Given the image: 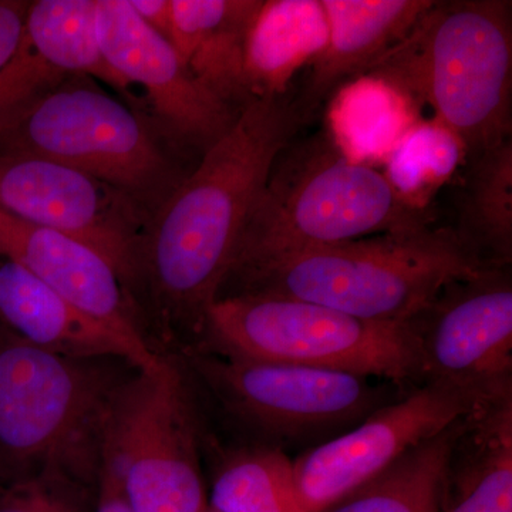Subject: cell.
<instances>
[{"instance_id": "1", "label": "cell", "mask_w": 512, "mask_h": 512, "mask_svg": "<svg viewBox=\"0 0 512 512\" xmlns=\"http://www.w3.org/2000/svg\"><path fill=\"white\" fill-rule=\"evenodd\" d=\"M305 121L289 94L251 101L154 212L131 291H146L161 329L200 342L276 158Z\"/></svg>"}, {"instance_id": "2", "label": "cell", "mask_w": 512, "mask_h": 512, "mask_svg": "<svg viewBox=\"0 0 512 512\" xmlns=\"http://www.w3.org/2000/svg\"><path fill=\"white\" fill-rule=\"evenodd\" d=\"M450 228L387 232L285 255L228 276L218 298L296 299L384 323H409L447 285L484 269Z\"/></svg>"}, {"instance_id": "3", "label": "cell", "mask_w": 512, "mask_h": 512, "mask_svg": "<svg viewBox=\"0 0 512 512\" xmlns=\"http://www.w3.org/2000/svg\"><path fill=\"white\" fill-rule=\"evenodd\" d=\"M366 74L406 90L457 134L467 157L512 134V3L434 2Z\"/></svg>"}, {"instance_id": "4", "label": "cell", "mask_w": 512, "mask_h": 512, "mask_svg": "<svg viewBox=\"0 0 512 512\" xmlns=\"http://www.w3.org/2000/svg\"><path fill=\"white\" fill-rule=\"evenodd\" d=\"M426 225L429 212L407 207L382 171L348 160L323 130L276 158L227 278L306 249Z\"/></svg>"}, {"instance_id": "5", "label": "cell", "mask_w": 512, "mask_h": 512, "mask_svg": "<svg viewBox=\"0 0 512 512\" xmlns=\"http://www.w3.org/2000/svg\"><path fill=\"white\" fill-rule=\"evenodd\" d=\"M93 360L47 352L0 328V484L99 480L104 426L121 383Z\"/></svg>"}, {"instance_id": "6", "label": "cell", "mask_w": 512, "mask_h": 512, "mask_svg": "<svg viewBox=\"0 0 512 512\" xmlns=\"http://www.w3.org/2000/svg\"><path fill=\"white\" fill-rule=\"evenodd\" d=\"M194 346L239 359L355 373L402 387L421 383L410 323L373 322L296 299L218 298Z\"/></svg>"}, {"instance_id": "7", "label": "cell", "mask_w": 512, "mask_h": 512, "mask_svg": "<svg viewBox=\"0 0 512 512\" xmlns=\"http://www.w3.org/2000/svg\"><path fill=\"white\" fill-rule=\"evenodd\" d=\"M133 107L73 76L0 130V153L42 157L126 192L151 215L190 171Z\"/></svg>"}, {"instance_id": "8", "label": "cell", "mask_w": 512, "mask_h": 512, "mask_svg": "<svg viewBox=\"0 0 512 512\" xmlns=\"http://www.w3.org/2000/svg\"><path fill=\"white\" fill-rule=\"evenodd\" d=\"M187 349L192 369L221 406L262 437V447L276 450L325 443L413 389L355 373Z\"/></svg>"}, {"instance_id": "9", "label": "cell", "mask_w": 512, "mask_h": 512, "mask_svg": "<svg viewBox=\"0 0 512 512\" xmlns=\"http://www.w3.org/2000/svg\"><path fill=\"white\" fill-rule=\"evenodd\" d=\"M180 372L165 362L121 383L104 426L100 471L133 512H205L197 429Z\"/></svg>"}, {"instance_id": "10", "label": "cell", "mask_w": 512, "mask_h": 512, "mask_svg": "<svg viewBox=\"0 0 512 512\" xmlns=\"http://www.w3.org/2000/svg\"><path fill=\"white\" fill-rule=\"evenodd\" d=\"M458 387L424 382L339 436L291 460L293 493L302 512L330 505L387 470L407 451L483 406Z\"/></svg>"}, {"instance_id": "11", "label": "cell", "mask_w": 512, "mask_h": 512, "mask_svg": "<svg viewBox=\"0 0 512 512\" xmlns=\"http://www.w3.org/2000/svg\"><path fill=\"white\" fill-rule=\"evenodd\" d=\"M409 323L421 383L450 384L485 402L512 397L510 268L454 281Z\"/></svg>"}, {"instance_id": "12", "label": "cell", "mask_w": 512, "mask_h": 512, "mask_svg": "<svg viewBox=\"0 0 512 512\" xmlns=\"http://www.w3.org/2000/svg\"><path fill=\"white\" fill-rule=\"evenodd\" d=\"M0 208L93 248L130 292L153 215L126 192L47 158L0 153Z\"/></svg>"}, {"instance_id": "13", "label": "cell", "mask_w": 512, "mask_h": 512, "mask_svg": "<svg viewBox=\"0 0 512 512\" xmlns=\"http://www.w3.org/2000/svg\"><path fill=\"white\" fill-rule=\"evenodd\" d=\"M101 55L128 89L140 87L151 116L177 153L200 158L237 121L229 106L188 73L173 46L141 22L128 0H96Z\"/></svg>"}, {"instance_id": "14", "label": "cell", "mask_w": 512, "mask_h": 512, "mask_svg": "<svg viewBox=\"0 0 512 512\" xmlns=\"http://www.w3.org/2000/svg\"><path fill=\"white\" fill-rule=\"evenodd\" d=\"M73 76L93 77L131 96L101 55L96 0L30 2L19 45L0 67V130Z\"/></svg>"}, {"instance_id": "15", "label": "cell", "mask_w": 512, "mask_h": 512, "mask_svg": "<svg viewBox=\"0 0 512 512\" xmlns=\"http://www.w3.org/2000/svg\"><path fill=\"white\" fill-rule=\"evenodd\" d=\"M0 256L124 338L151 348L119 274L93 248L0 208Z\"/></svg>"}, {"instance_id": "16", "label": "cell", "mask_w": 512, "mask_h": 512, "mask_svg": "<svg viewBox=\"0 0 512 512\" xmlns=\"http://www.w3.org/2000/svg\"><path fill=\"white\" fill-rule=\"evenodd\" d=\"M0 319L19 338L73 359H124L138 372H156L167 360L87 315L22 266L0 262Z\"/></svg>"}, {"instance_id": "17", "label": "cell", "mask_w": 512, "mask_h": 512, "mask_svg": "<svg viewBox=\"0 0 512 512\" xmlns=\"http://www.w3.org/2000/svg\"><path fill=\"white\" fill-rule=\"evenodd\" d=\"M328 46L298 97L306 120L343 84L363 76L412 32L434 0H322Z\"/></svg>"}, {"instance_id": "18", "label": "cell", "mask_w": 512, "mask_h": 512, "mask_svg": "<svg viewBox=\"0 0 512 512\" xmlns=\"http://www.w3.org/2000/svg\"><path fill=\"white\" fill-rule=\"evenodd\" d=\"M259 5L261 0H171L168 43L195 80L237 110L252 101L244 52Z\"/></svg>"}, {"instance_id": "19", "label": "cell", "mask_w": 512, "mask_h": 512, "mask_svg": "<svg viewBox=\"0 0 512 512\" xmlns=\"http://www.w3.org/2000/svg\"><path fill=\"white\" fill-rule=\"evenodd\" d=\"M328 39L322 0H261L245 42L249 99L288 96L293 77L325 52Z\"/></svg>"}, {"instance_id": "20", "label": "cell", "mask_w": 512, "mask_h": 512, "mask_svg": "<svg viewBox=\"0 0 512 512\" xmlns=\"http://www.w3.org/2000/svg\"><path fill=\"white\" fill-rule=\"evenodd\" d=\"M440 512H512V397L471 414L451 457Z\"/></svg>"}, {"instance_id": "21", "label": "cell", "mask_w": 512, "mask_h": 512, "mask_svg": "<svg viewBox=\"0 0 512 512\" xmlns=\"http://www.w3.org/2000/svg\"><path fill=\"white\" fill-rule=\"evenodd\" d=\"M420 111V104L402 87L363 74L326 101L325 133L348 160L376 167L421 119Z\"/></svg>"}, {"instance_id": "22", "label": "cell", "mask_w": 512, "mask_h": 512, "mask_svg": "<svg viewBox=\"0 0 512 512\" xmlns=\"http://www.w3.org/2000/svg\"><path fill=\"white\" fill-rule=\"evenodd\" d=\"M461 247L485 268L512 261V138L466 158L450 227Z\"/></svg>"}, {"instance_id": "23", "label": "cell", "mask_w": 512, "mask_h": 512, "mask_svg": "<svg viewBox=\"0 0 512 512\" xmlns=\"http://www.w3.org/2000/svg\"><path fill=\"white\" fill-rule=\"evenodd\" d=\"M471 414L407 451L325 512H440L451 457Z\"/></svg>"}, {"instance_id": "24", "label": "cell", "mask_w": 512, "mask_h": 512, "mask_svg": "<svg viewBox=\"0 0 512 512\" xmlns=\"http://www.w3.org/2000/svg\"><path fill=\"white\" fill-rule=\"evenodd\" d=\"M461 138L440 121L420 119L383 163L387 183L413 210L429 212L431 201L466 163Z\"/></svg>"}, {"instance_id": "25", "label": "cell", "mask_w": 512, "mask_h": 512, "mask_svg": "<svg viewBox=\"0 0 512 512\" xmlns=\"http://www.w3.org/2000/svg\"><path fill=\"white\" fill-rule=\"evenodd\" d=\"M208 507L217 512H302L293 493L291 458L262 446L228 458L212 481Z\"/></svg>"}, {"instance_id": "26", "label": "cell", "mask_w": 512, "mask_h": 512, "mask_svg": "<svg viewBox=\"0 0 512 512\" xmlns=\"http://www.w3.org/2000/svg\"><path fill=\"white\" fill-rule=\"evenodd\" d=\"M84 491L82 484L53 476L0 484V512H90Z\"/></svg>"}, {"instance_id": "27", "label": "cell", "mask_w": 512, "mask_h": 512, "mask_svg": "<svg viewBox=\"0 0 512 512\" xmlns=\"http://www.w3.org/2000/svg\"><path fill=\"white\" fill-rule=\"evenodd\" d=\"M29 5L25 0H0V67L19 45Z\"/></svg>"}, {"instance_id": "28", "label": "cell", "mask_w": 512, "mask_h": 512, "mask_svg": "<svg viewBox=\"0 0 512 512\" xmlns=\"http://www.w3.org/2000/svg\"><path fill=\"white\" fill-rule=\"evenodd\" d=\"M131 9L144 25L168 42L171 23V0H128Z\"/></svg>"}, {"instance_id": "29", "label": "cell", "mask_w": 512, "mask_h": 512, "mask_svg": "<svg viewBox=\"0 0 512 512\" xmlns=\"http://www.w3.org/2000/svg\"><path fill=\"white\" fill-rule=\"evenodd\" d=\"M97 500L93 512H133L121 495L119 487L103 471L97 480Z\"/></svg>"}, {"instance_id": "30", "label": "cell", "mask_w": 512, "mask_h": 512, "mask_svg": "<svg viewBox=\"0 0 512 512\" xmlns=\"http://www.w3.org/2000/svg\"><path fill=\"white\" fill-rule=\"evenodd\" d=\"M205 512H217V511L211 510V508H210V507H208V510H207V511H205Z\"/></svg>"}]
</instances>
